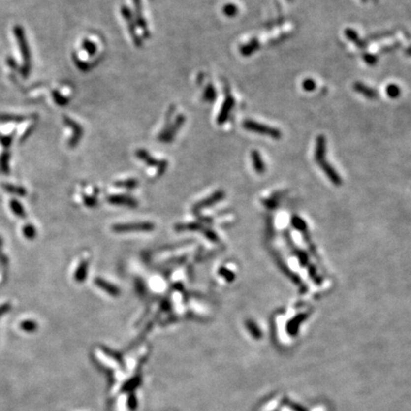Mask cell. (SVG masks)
<instances>
[{"label": "cell", "mask_w": 411, "mask_h": 411, "mask_svg": "<svg viewBox=\"0 0 411 411\" xmlns=\"http://www.w3.org/2000/svg\"><path fill=\"white\" fill-rule=\"evenodd\" d=\"M22 232H23V234H24V236L29 239V240H32V239H34L35 238V236H36V230H35V228L34 227L32 226V225H31V224H27V225H25L23 228H22Z\"/></svg>", "instance_id": "30bf717a"}, {"label": "cell", "mask_w": 411, "mask_h": 411, "mask_svg": "<svg viewBox=\"0 0 411 411\" xmlns=\"http://www.w3.org/2000/svg\"><path fill=\"white\" fill-rule=\"evenodd\" d=\"M20 328H21V329H23L24 331H27V332H32V331L36 330V328H37V324H36L34 321H32V320L23 321V322L20 324Z\"/></svg>", "instance_id": "7c38bea8"}, {"label": "cell", "mask_w": 411, "mask_h": 411, "mask_svg": "<svg viewBox=\"0 0 411 411\" xmlns=\"http://www.w3.org/2000/svg\"><path fill=\"white\" fill-rule=\"evenodd\" d=\"M248 328L251 330V332L253 333V335L255 338H260V337H261V332H260V330L257 328V326H256L253 323H250V324H248Z\"/></svg>", "instance_id": "9a60e30c"}, {"label": "cell", "mask_w": 411, "mask_h": 411, "mask_svg": "<svg viewBox=\"0 0 411 411\" xmlns=\"http://www.w3.org/2000/svg\"><path fill=\"white\" fill-rule=\"evenodd\" d=\"M87 270H88V262L87 261H82L78 267V269L75 271L74 274V278L77 282H81L83 281L87 276Z\"/></svg>", "instance_id": "277c9868"}, {"label": "cell", "mask_w": 411, "mask_h": 411, "mask_svg": "<svg viewBox=\"0 0 411 411\" xmlns=\"http://www.w3.org/2000/svg\"><path fill=\"white\" fill-rule=\"evenodd\" d=\"M10 207H11V210L13 211V213L16 216H18L20 218H25L26 217V213H25L24 208L22 207V205L17 200L13 199L10 203Z\"/></svg>", "instance_id": "8992f818"}, {"label": "cell", "mask_w": 411, "mask_h": 411, "mask_svg": "<svg viewBox=\"0 0 411 411\" xmlns=\"http://www.w3.org/2000/svg\"><path fill=\"white\" fill-rule=\"evenodd\" d=\"M95 284L100 286L103 290H105V291H107L109 294H111V295H117L118 294V288L117 287H115L114 285H111V284L107 283V282H105V281H103V280H101V279H96L95 280Z\"/></svg>", "instance_id": "5b68a950"}, {"label": "cell", "mask_w": 411, "mask_h": 411, "mask_svg": "<svg viewBox=\"0 0 411 411\" xmlns=\"http://www.w3.org/2000/svg\"><path fill=\"white\" fill-rule=\"evenodd\" d=\"M3 189L5 190V191H8V192L15 194L17 196H24V195H26V190L22 187H17V186H14V185L5 184L3 185Z\"/></svg>", "instance_id": "52a82bcc"}, {"label": "cell", "mask_w": 411, "mask_h": 411, "mask_svg": "<svg viewBox=\"0 0 411 411\" xmlns=\"http://www.w3.org/2000/svg\"><path fill=\"white\" fill-rule=\"evenodd\" d=\"M115 231L125 232V231H149L154 229V225L150 223H137V224H123L114 226Z\"/></svg>", "instance_id": "7a4b0ae2"}, {"label": "cell", "mask_w": 411, "mask_h": 411, "mask_svg": "<svg viewBox=\"0 0 411 411\" xmlns=\"http://www.w3.org/2000/svg\"><path fill=\"white\" fill-rule=\"evenodd\" d=\"M303 87L307 91H312L315 88V82L313 80H312V79H308V80L304 81Z\"/></svg>", "instance_id": "e0dca14e"}, {"label": "cell", "mask_w": 411, "mask_h": 411, "mask_svg": "<svg viewBox=\"0 0 411 411\" xmlns=\"http://www.w3.org/2000/svg\"><path fill=\"white\" fill-rule=\"evenodd\" d=\"M246 126H247V128H251L253 130H255L257 132L270 135L273 138H279V136L281 134L280 131H278L275 128H269V127H266V126H263V125H258V124L253 123V122H249Z\"/></svg>", "instance_id": "3957f363"}, {"label": "cell", "mask_w": 411, "mask_h": 411, "mask_svg": "<svg viewBox=\"0 0 411 411\" xmlns=\"http://www.w3.org/2000/svg\"><path fill=\"white\" fill-rule=\"evenodd\" d=\"M316 159L319 165H321L322 169L326 171V174L329 176V178L334 182V184H340V178L337 175V173L331 169V167L326 164L325 161V139L323 136H319L317 141V150H316Z\"/></svg>", "instance_id": "6da1fadb"}, {"label": "cell", "mask_w": 411, "mask_h": 411, "mask_svg": "<svg viewBox=\"0 0 411 411\" xmlns=\"http://www.w3.org/2000/svg\"><path fill=\"white\" fill-rule=\"evenodd\" d=\"M254 167L258 172H262L264 170V164L261 161V158L258 155L254 154Z\"/></svg>", "instance_id": "5bb4252c"}, {"label": "cell", "mask_w": 411, "mask_h": 411, "mask_svg": "<svg viewBox=\"0 0 411 411\" xmlns=\"http://www.w3.org/2000/svg\"><path fill=\"white\" fill-rule=\"evenodd\" d=\"M284 406H285L286 408H288L290 411H310L306 407L302 406L301 404L295 403L287 398H284L283 400Z\"/></svg>", "instance_id": "ba28073f"}, {"label": "cell", "mask_w": 411, "mask_h": 411, "mask_svg": "<svg viewBox=\"0 0 411 411\" xmlns=\"http://www.w3.org/2000/svg\"><path fill=\"white\" fill-rule=\"evenodd\" d=\"M110 201L113 204H123V205H129V206H134L136 205V202L131 200V199L127 198V197H121V196H114L111 197Z\"/></svg>", "instance_id": "8fae6325"}, {"label": "cell", "mask_w": 411, "mask_h": 411, "mask_svg": "<svg viewBox=\"0 0 411 411\" xmlns=\"http://www.w3.org/2000/svg\"><path fill=\"white\" fill-rule=\"evenodd\" d=\"M386 92H387V95L390 97H393V98L394 97H397V96H399V95H400V89L396 85L388 86L386 88Z\"/></svg>", "instance_id": "4fadbf2b"}, {"label": "cell", "mask_w": 411, "mask_h": 411, "mask_svg": "<svg viewBox=\"0 0 411 411\" xmlns=\"http://www.w3.org/2000/svg\"><path fill=\"white\" fill-rule=\"evenodd\" d=\"M11 308H12V306H11L10 303H5V304L1 305L0 306V317L9 312L11 310Z\"/></svg>", "instance_id": "ac0fdd59"}, {"label": "cell", "mask_w": 411, "mask_h": 411, "mask_svg": "<svg viewBox=\"0 0 411 411\" xmlns=\"http://www.w3.org/2000/svg\"><path fill=\"white\" fill-rule=\"evenodd\" d=\"M354 87L355 89H356L359 93L363 94L364 95H366V96H368V97H370V98L375 97V96L377 95H376V93H375L374 91H372L371 89H369V88H368L367 86L362 85L361 83H356Z\"/></svg>", "instance_id": "9c48e42d"}, {"label": "cell", "mask_w": 411, "mask_h": 411, "mask_svg": "<svg viewBox=\"0 0 411 411\" xmlns=\"http://www.w3.org/2000/svg\"><path fill=\"white\" fill-rule=\"evenodd\" d=\"M220 199V193H217L215 196H213V197H211V199H209V200H206V201H204V202H202L200 205H199V207L200 208H203V207H206V205H208V204H210V203H214V202H216V201H218Z\"/></svg>", "instance_id": "2e32d148"}]
</instances>
